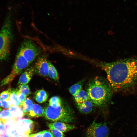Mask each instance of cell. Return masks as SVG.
<instances>
[{
  "mask_svg": "<svg viewBox=\"0 0 137 137\" xmlns=\"http://www.w3.org/2000/svg\"><path fill=\"white\" fill-rule=\"evenodd\" d=\"M48 76L50 78L55 81L58 80L59 76L56 68L52 64L48 62Z\"/></svg>",
  "mask_w": 137,
  "mask_h": 137,
  "instance_id": "d6986e66",
  "label": "cell"
},
{
  "mask_svg": "<svg viewBox=\"0 0 137 137\" xmlns=\"http://www.w3.org/2000/svg\"><path fill=\"white\" fill-rule=\"evenodd\" d=\"M17 119L11 117L5 124L7 132L10 137H13L18 134L15 129V126Z\"/></svg>",
  "mask_w": 137,
  "mask_h": 137,
  "instance_id": "7c38bea8",
  "label": "cell"
},
{
  "mask_svg": "<svg viewBox=\"0 0 137 137\" xmlns=\"http://www.w3.org/2000/svg\"><path fill=\"white\" fill-rule=\"evenodd\" d=\"M1 121H0V136L6 133L7 130L5 125Z\"/></svg>",
  "mask_w": 137,
  "mask_h": 137,
  "instance_id": "f1b7e54d",
  "label": "cell"
},
{
  "mask_svg": "<svg viewBox=\"0 0 137 137\" xmlns=\"http://www.w3.org/2000/svg\"><path fill=\"white\" fill-rule=\"evenodd\" d=\"M13 105L10 99H8L2 101V107L5 109H9Z\"/></svg>",
  "mask_w": 137,
  "mask_h": 137,
  "instance_id": "83f0119b",
  "label": "cell"
},
{
  "mask_svg": "<svg viewBox=\"0 0 137 137\" xmlns=\"http://www.w3.org/2000/svg\"><path fill=\"white\" fill-rule=\"evenodd\" d=\"M44 109L42 106L35 104L31 110L26 115L29 117L35 118L44 116Z\"/></svg>",
  "mask_w": 137,
  "mask_h": 137,
  "instance_id": "5bb4252c",
  "label": "cell"
},
{
  "mask_svg": "<svg viewBox=\"0 0 137 137\" xmlns=\"http://www.w3.org/2000/svg\"><path fill=\"white\" fill-rule=\"evenodd\" d=\"M92 62L106 72L114 91L127 90L137 84V57L109 63L95 60Z\"/></svg>",
  "mask_w": 137,
  "mask_h": 137,
  "instance_id": "6da1fadb",
  "label": "cell"
},
{
  "mask_svg": "<svg viewBox=\"0 0 137 137\" xmlns=\"http://www.w3.org/2000/svg\"><path fill=\"white\" fill-rule=\"evenodd\" d=\"M87 92L94 105L100 107L109 100L113 91L108 81L96 77L89 82Z\"/></svg>",
  "mask_w": 137,
  "mask_h": 137,
  "instance_id": "7a4b0ae2",
  "label": "cell"
},
{
  "mask_svg": "<svg viewBox=\"0 0 137 137\" xmlns=\"http://www.w3.org/2000/svg\"><path fill=\"white\" fill-rule=\"evenodd\" d=\"M48 62L46 55H42L39 57L34 66L35 72L44 77L48 76Z\"/></svg>",
  "mask_w": 137,
  "mask_h": 137,
  "instance_id": "9c48e42d",
  "label": "cell"
},
{
  "mask_svg": "<svg viewBox=\"0 0 137 137\" xmlns=\"http://www.w3.org/2000/svg\"><path fill=\"white\" fill-rule=\"evenodd\" d=\"M29 64L21 52L19 51L11 73L2 81L1 86L10 83L16 76L20 74Z\"/></svg>",
  "mask_w": 137,
  "mask_h": 137,
  "instance_id": "5b68a950",
  "label": "cell"
},
{
  "mask_svg": "<svg viewBox=\"0 0 137 137\" xmlns=\"http://www.w3.org/2000/svg\"><path fill=\"white\" fill-rule=\"evenodd\" d=\"M33 127V122L31 120L21 118L17 119L15 129L18 134L27 136L32 131Z\"/></svg>",
  "mask_w": 137,
  "mask_h": 137,
  "instance_id": "ba28073f",
  "label": "cell"
},
{
  "mask_svg": "<svg viewBox=\"0 0 137 137\" xmlns=\"http://www.w3.org/2000/svg\"><path fill=\"white\" fill-rule=\"evenodd\" d=\"M16 91L18 99L20 105L26 99L27 96L24 94L17 91L16 90Z\"/></svg>",
  "mask_w": 137,
  "mask_h": 137,
  "instance_id": "4316f807",
  "label": "cell"
},
{
  "mask_svg": "<svg viewBox=\"0 0 137 137\" xmlns=\"http://www.w3.org/2000/svg\"><path fill=\"white\" fill-rule=\"evenodd\" d=\"M44 109V116L50 121L68 124L74 121L75 116L73 111L70 107L63 103L56 108L48 104L45 107Z\"/></svg>",
  "mask_w": 137,
  "mask_h": 137,
  "instance_id": "3957f363",
  "label": "cell"
},
{
  "mask_svg": "<svg viewBox=\"0 0 137 137\" xmlns=\"http://www.w3.org/2000/svg\"><path fill=\"white\" fill-rule=\"evenodd\" d=\"M35 73L34 67H30L26 69L21 75L18 84L19 85L28 84Z\"/></svg>",
  "mask_w": 137,
  "mask_h": 137,
  "instance_id": "8fae6325",
  "label": "cell"
},
{
  "mask_svg": "<svg viewBox=\"0 0 137 137\" xmlns=\"http://www.w3.org/2000/svg\"><path fill=\"white\" fill-rule=\"evenodd\" d=\"M33 104L32 101L29 98H27L20 106L23 109L24 114H26L32 109Z\"/></svg>",
  "mask_w": 137,
  "mask_h": 137,
  "instance_id": "ac0fdd59",
  "label": "cell"
},
{
  "mask_svg": "<svg viewBox=\"0 0 137 137\" xmlns=\"http://www.w3.org/2000/svg\"><path fill=\"white\" fill-rule=\"evenodd\" d=\"M9 110L11 117L17 119L22 118L25 115L23 109L20 106L13 105Z\"/></svg>",
  "mask_w": 137,
  "mask_h": 137,
  "instance_id": "2e32d148",
  "label": "cell"
},
{
  "mask_svg": "<svg viewBox=\"0 0 137 137\" xmlns=\"http://www.w3.org/2000/svg\"><path fill=\"white\" fill-rule=\"evenodd\" d=\"M11 89H9L2 92L0 94V98L2 100L10 99Z\"/></svg>",
  "mask_w": 137,
  "mask_h": 137,
  "instance_id": "d4e9b609",
  "label": "cell"
},
{
  "mask_svg": "<svg viewBox=\"0 0 137 137\" xmlns=\"http://www.w3.org/2000/svg\"><path fill=\"white\" fill-rule=\"evenodd\" d=\"M2 100L0 98V107L2 106Z\"/></svg>",
  "mask_w": 137,
  "mask_h": 137,
  "instance_id": "d6a6232c",
  "label": "cell"
},
{
  "mask_svg": "<svg viewBox=\"0 0 137 137\" xmlns=\"http://www.w3.org/2000/svg\"><path fill=\"white\" fill-rule=\"evenodd\" d=\"M74 97L77 103H82L89 99L87 92L82 90L77 93Z\"/></svg>",
  "mask_w": 137,
  "mask_h": 137,
  "instance_id": "e0dca14e",
  "label": "cell"
},
{
  "mask_svg": "<svg viewBox=\"0 0 137 137\" xmlns=\"http://www.w3.org/2000/svg\"><path fill=\"white\" fill-rule=\"evenodd\" d=\"M16 90L24 94L26 96L29 95L30 93L29 86L26 84L19 85Z\"/></svg>",
  "mask_w": 137,
  "mask_h": 137,
  "instance_id": "cb8c5ba5",
  "label": "cell"
},
{
  "mask_svg": "<svg viewBox=\"0 0 137 137\" xmlns=\"http://www.w3.org/2000/svg\"><path fill=\"white\" fill-rule=\"evenodd\" d=\"M29 137H43L42 131L36 133L30 134L28 135Z\"/></svg>",
  "mask_w": 137,
  "mask_h": 137,
  "instance_id": "4dcf8cb0",
  "label": "cell"
},
{
  "mask_svg": "<svg viewBox=\"0 0 137 137\" xmlns=\"http://www.w3.org/2000/svg\"><path fill=\"white\" fill-rule=\"evenodd\" d=\"M10 99L13 105L20 106V104L18 99L16 90L11 89Z\"/></svg>",
  "mask_w": 137,
  "mask_h": 137,
  "instance_id": "603a6c76",
  "label": "cell"
},
{
  "mask_svg": "<svg viewBox=\"0 0 137 137\" xmlns=\"http://www.w3.org/2000/svg\"><path fill=\"white\" fill-rule=\"evenodd\" d=\"M83 82L82 81H80L74 84L69 88V91L73 97L77 93L82 90Z\"/></svg>",
  "mask_w": 137,
  "mask_h": 137,
  "instance_id": "ffe728a7",
  "label": "cell"
},
{
  "mask_svg": "<svg viewBox=\"0 0 137 137\" xmlns=\"http://www.w3.org/2000/svg\"><path fill=\"white\" fill-rule=\"evenodd\" d=\"M19 50L29 64L42 52L41 48L29 40L24 41Z\"/></svg>",
  "mask_w": 137,
  "mask_h": 137,
  "instance_id": "8992f818",
  "label": "cell"
},
{
  "mask_svg": "<svg viewBox=\"0 0 137 137\" xmlns=\"http://www.w3.org/2000/svg\"><path fill=\"white\" fill-rule=\"evenodd\" d=\"M26 137H29L28 136H26Z\"/></svg>",
  "mask_w": 137,
  "mask_h": 137,
  "instance_id": "836d02e7",
  "label": "cell"
},
{
  "mask_svg": "<svg viewBox=\"0 0 137 137\" xmlns=\"http://www.w3.org/2000/svg\"><path fill=\"white\" fill-rule=\"evenodd\" d=\"M63 103L58 96H55L52 97L49 101V105L53 107L56 108L61 106Z\"/></svg>",
  "mask_w": 137,
  "mask_h": 137,
  "instance_id": "44dd1931",
  "label": "cell"
},
{
  "mask_svg": "<svg viewBox=\"0 0 137 137\" xmlns=\"http://www.w3.org/2000/svg\"><path fill=\"white\" fill-rule=\"evenodd\" d=\"M43 137H55L49 130L42 131Z\"/></svg>",
  "mask_w": 137,
  "mask_h": 137,
  "instance_id": "f546056e",
  "label": "cell"
},
{
  "mask_svg": "<svg viewBox=\"0 0 137 137\" xmlns=\"http://www.w3.org/2000/svg\"><path fill=\"white\" fill-rule=\"evenodd\" d=\"M48 126L49 129H54L62 132L69 131L76 128L73 125L60 122L49 123L48 124Z\"/></svg>",
  "mask_w": 137,
  "mask_h": 137,
  "instance_id": "30bf717a",
  "label": "cell"
},
{
  "mask_svg": "<svg viewBox=\"0 0 137 137\" xmlns=\"http://www.w3.org/2000/svg\"><path fill=\"white\" fill-rule=\"evenodd\" d=\"M9 17L6 19L0 30V60L5 59L9 54L12 35Z\"/></svg>",
  "mask_w": 137,
  "mask_h": 137,
  "instance_id": "277c9868",
  "label": "cell"
},
{
  "mask_svg": "<svg viewBox=\"0 0 137 137\" xmlns=\"http://www.w3.org/2000/svg\"><path fill=\"white\" fill-rule=\"evenodd\" d=\"M109 131L107 123L93 121L86 130L85 137H108Z\"/></svg>",
  "mask_w": 137,
  "mask_h": 137,
  "instance_id": "52a82bcc",
  "label": "cell"
},
{
  "mask_svg": "<svg viewBox=\"0 0 137 137\" xmlns=\"http://www.w3.org/2000/svg\"><path fill=\"white\" fill-rule=\"evenodd\" d=\"M11 117L10 112L9 110L4 109L1 113V121L5 124L7 121Z\"/></svg>",
  "mask_w": 137,
  "mask_h": 137,
  "instance_id": "7402d4cb",
  "label": "cell"
},
{
  "mask_svg": "<svg viewBox=\"0 0 137 137\" xmlns=\"http://www.w3.org/2000/svg\"><path fill=\"white\" fill-rule=\"evenodd\" d=\"M55 137H64L63 132L53 128H50L49 130Z\"/></svg>",
  "mask_w": 137,
  "mask_h": 137,
  "instance_id": "484cf974",
  "label": "cell"
},
{
  "mask_svg": "<svg viewBox=\"0 0 137 137\" xmlns=\"http://www.w3.org/2000/svg\"><path fill=\"white\" fill-rule=\"evenodd\" d=\"M77 107L81 113L87 114L91 112L93 109V104L90 99L81 103H76Z\"/></svg>",
  "mask_w": 137,
  "mask_h": 137,
  "instance_id": "4fadbf2b",
  "label": "cell"
},
{
  "mask_svg": "<svg viewBox=\"0 0 137 137\" xmlns=\"http://www.w3.org/2000/svg\"><path fill=\"white\" fill-rule=\"evenodd\" d=\"M48 96L47 92L42 89H40L36 91L33 95L34 99L39 103H42L46 101Z\"/></svg>",
  "mask_w": 137,
  "mask_h": 137,
  "instance_id": "9a60e30c",
  "label": "cell"
},
{
  "mask_svg": "<svg viewBox=\"0 0 137 137\" xmlns=\"http://www.w3.org/2000/svg\"><path fill=\"white\" fill-rule=\"evenodd\" d=\"M24 136L18 134L13 137H26Z\"/></svg>",
  "mask_w": 137,
  "mask_h": 137,
  "instance_id": "1f68e13d",
  "label": "cell"
}]
</instances>
